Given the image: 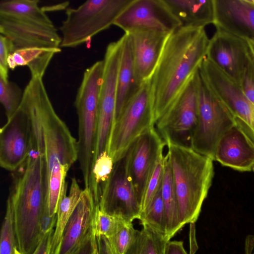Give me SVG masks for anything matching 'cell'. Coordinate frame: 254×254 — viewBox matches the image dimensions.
Returning <instances> with one entry per match:
<instances>
[{
    "label": "cell",
    "instance_id": "14",
    "mask_svg": "<svg viewBox=\"0 0 254 254\" xmlns=\"http://www.w3.org/2000/svg\"><path fill=\"white\" fill-rule=\"evenodd\" d=\"M32 123L23 103L0 129V165L14 172L28 158L31 146Z\"/></svg>",
    "mask_w": 254,
    "mask_h": 254
},
{
    "label": "cell",
    "instance_id": "33",
    "mask_svg": "<svg viewBox=\"0 0 254 254\" xmlns=\"http://www.w3.org/2000/svg\"><path fill=\"white\" fill-rule=\"evenodd\" d=\"M165 155L162 153L158 158L149 178L141 203V212L150 204L162 186L164 174Z\"/></svg>",
    "mask_w": 254,
    "mask_h": 254
},
{
    "label": "cell",
    "instance_id": "36",
    "mask_svg": "<svg viewBox=\"0 0 254 254\" xmlns=\"http://www.w3.org/2000/svg\"><path fill=\"white\" fill-rule=\"evenodd\" d=\"M12 46L10 41L6 37L0 35V78L8 82V58L12 53Z\"/></svg>",
    "mask_w": 254,
    "mask_h": 254
},
{
    "label": "cell",
    "instance_id": "30",
    "mask_svg": "<svg viewBox=\"0 0 254 254\" xmlns=\"http://www.w3.org/2000/svg\"><path fill=\"white\" fill-rule=\"evenodd\" d=\"M17 246L13 208L7 197L5 216L0 232V254H14Z\"/></svg>",
    "mask_w": 254,
    "mask_h": 254
},
{
    "label": "cell",
    "instance_id": "26",
    "mask_svg": "<svg viewBox=\"0 0 254 254\" xmlns=\"http://www.w3.org/2000/svg\"><path fill=\"white\" fill-rule=\"evenodd\" d=\"M82 191L76 178H72L68 194L63 196L59 206L49 254H58L64 228L80 199Z\"/></svg>",
    "mask_w": 254,
    "mask_h": 254
},
{
    "label": "cell",
    "instance_id": "44",
    "mask_svg": "<svg viewBox=\"0 0 254 254\" xmlns=\"http://www.w3.org/2000/svg\"><path fill=\"white\" fill-rule=\"evenodd\" d=\"M251 1L254 3V0H251Z\"/></svg>",
    "mask_w": 254,
    "mask_h": 254
},
{
    "label": "cell",
    "instance_id": "32",
    "mask_svg": "<svg viewBox=\"0 0 254 254\" xmlns=\"http://www.w3.org/2000/svg\"><path fill=\"white\" fill-rule=\"evenodd\" d=\"M23 92L15 83L5 82L0 78V101L2 105L7 120L10 119L19 108Z\"/></svg>",
    "mask_w": 254,
    "mask_h": 254
},
{
    "label": "cell",
    "instance_id": "11",
    "mask_svg": "<svg viewBox=\"0 0 254 254\" xmlns=\"http://www.w3.org/2000/svg\"><path fill=\"white\" fill-rule=\"evenodd\" d=\"M199 69L208 85L234 117L254 144V105L245 96L240 85L230 78L206 57Z\"/></svg>",
    "mask_w": 254,
    "mask_h": 254
},
{
    "label": "cell",
    "instance_id": "39",
    "mask_svg": "<svg viewBox=\"0 0 254 254\" xmlns=\"http://www.w3.org/2000/svg\"><path fill=\"white\" fill-rule=\"evenodd\" d=\"M165 254H189L185 250L182 241H169L166 245Z\"/></svg>",
    "mask_w": 254,
    "mask_h": 254
},
{
    "label": "cell",
    "instance_id": "15",
    "mask_svg": "<svg viewBox=\"0 0 254 254\" xmlns=\"http://www.w3.org/2000/svg\"><path fill=\"white\" fill-rule=\"evenodd\" d=\"M114 25L125 33L140 30L171 33L181 27L163 0H132L118 16Z\"/></svg>",
    "mask_w": 254,
    "mask_h": 254
},
{
    "label": "cell",
    "instance_id": "12",
    "mask_svg": "<svg viewBox=\"0 0 254 254\" xmlns=\"http://www.w3.org/2000/svg\"><path fill=\"white\" fill-rule=\"evenodd\" d=\"M123 39L110 43L105 54L104 70L99 97L98 127L95 160L107 150L114 123L116 103L117 78Z\"/></svg>",
    "mask_w": 254,
    "mask_h": 254
},
{
    "label": "cell",
    "instance_id": "4",
    "mask_svg": "<svg viewBox=\"0 0 254 254\" xmlns=\"http://www.w3.org/2000/svg\"><path fill=\"white\" fill-rule=\"evenodd\" d=\"M172 168L182 226L195 223L214 174L213 160L191 147L165 141Z\"/></svg>",
    "mask_w": 254,
    "mask_h": 254
},
{
    "label": "cell",
    "instance_id": "9",
    "mask_svg": "<svg viewBox=\"0 0 254 254\" xmlns=\"http://www.w3.org/2000/svg\"><path fill=\"white\" fill-rule=\"evenodd\" d=\"M149 81L139 90L113 124L107 151L114 163L121 158L143 133L154 126Z\"/></svg>",
    "mask_w": 254,
    "mask_h": 254
},
{
    "label": "cell",
    "instance_id": "10",
    "mask_svg": "<svg viewBox=\"0 0 254 254\" xmlns=\"http://www.w3.org/2000/svg\"><path fill=\"white\" fill-rule=\"evenodd\" d=\"M130 146L114 163L112 173L101 189L99 207L108 214L132 223L139 219L141 204L130 175Z\"/></svg>",
    "mask_w": 254,
    "mask_h": 254
},
{
    "label": "cell",
    "instance_id": "45",
    "mask_svg": "<svg viewBox=\"0 0 254 254\" xmlns=\"http://www.w3.org/2000/svg\"></svg>",
    "mask_w": 254,
    "mask_h": 254
},
{
    "label": "cell",
    "instance_id": "1",
    "mask_svg": "<svg viewBox=\"0 0 254 254\" xmlns=\"http://www.w3.org/2000/svg\"><path fill=\"white\" fill-rule=\"evenodd\" d=\"M209 41L204 28L180 27L169 36L148 80L155 124L194 76Z\"/></svg>",
    "mask_w": 254,
    "mask_h": 254
},
{
    "label": "cell",
    "instance_id": "42",
    "mask_svg": "<svg viewBox=\"0 0 254 254\" xmlns=\"http://www.w3.org/2000/svg\"><path fill=\"white\" fill-rule=\"evenodd\" d=\"M14 254H22L17 249V248L15 249Z\"/></svg>",
    "mask_w": 254,
    "mask_h": 254
},
{
    "label": "cell",
    "instance_id": "28",
    "mask_svg": "<svg viewBox=\"0 0 254 254\" xmlns=\"http://www.w3.org/2000/svg\"><path fill=\"white\" fill-rule=\"evenodd\" d=\"M138 220L142 225L148 226L166 238V219L162 195V186L149 206L141 212Z\"/></svg>",
    "mask_w": 254,
    "mask_h": 254
},
{
    "label": "cell",
    "instance_id": "25",
    "mask_svg": "<svg viewBox=\"0 0 254 254\" xmlns=\"http://www.w3.org/2000/svg\"><path fill=\"white\" fill-rule=\"evenodd\" d=\"M59 49L27 48L17 50L9 54L7 63L9 68L13 70L18 66L27 65L31 77L43 76L54 55Z\"/></svg>",
    "mask_w": 254,
    "mask_h": 254
},
{
    "label": "cell",
    "instance_id": "31",
    "mask_svg": "<svg viewBox=\"0 0 254 254\" xmlns=\"http://www.w3.org/2000/svg\"><path fill=\"white\" fill-rule=\"evenodd\" d=\"M127 222L122 218L108 214L97 206L92 224L94 235L109 238L115 235Z\"/></svg>",
    "mask_w": 254,
    "mask_h": 254
},
{
    "label": "cell",
    "instance_id": "2",
    "mask_svg": "<svg viewBox=\"0 0 254 254\" xmlns=\"http://www.w3.org/2000/svg\"><path fill=\"white\" fill-rule=\"evenodd\" d=\"M48 191L44 144L32 140L28 158L13 172L8 196L13 208L17 249L22 254H32L43 237L40 223L48 207Z\"/></svg>",
    "mask_w": 254,
    "mask_h": 254
},
{
    "label": "cell",
    "instance_id": "20",
    "mask_svg": "<svg viewBox=\"0 0 254 254\" xmlns=\"http://www.w3.org/2000/svg\"><path fill=\"white\" fill-rule=\"evenodd\" d=\"M171 33L140 30L127 33L131 39L136 73L141 84L151 76Z\"/></svg>",
    "mask_w": 254,
    "mask_h": 254
},
{
    "label": "cell",
    "instance_id": "5",
    "mask_svg": "<svg viewBox=\"0 0 254 254\" xmlns=\"http://www.w3.org/2000/svg\"><path fill=\"white\" fill-rule=\"evenodd\" d=\"M39 2L9 0L4 4L0 32L10 41L12 53L27 48H60L62 38Z\"/></svg>",
    "mask_w": 254,
    "mask_h": 254
},
{
    "label": "cell",
    "instance_id": "38",
    "mask_svg": "<svg viewBox=\"0 0 254 254\" xmlns=\"http://www.w3.org/2000/svg\"><path fill=\"white\" fill-rule=\"evenodd\" d=\"M54 229L46 233L41 239L32 254H49L50 248Z\"/></svg>",
    "mask_w": 254,
    "mask_h": 254
},
{
    "label": "cell",
    "instance_id": "3",
    "mask_svg": "<svg viewBox=\"0 0 254 254\" xmlns=\"http://www.w3.org/2000/svg\"><path fill=\"white\" fill-rule=\"evenodd\" d=\"M39 120L49 176V197L58 200L71 166L78 160L77 140L56 112L42 77H31L24 90Z\"/></svg>",
    "mask_w": 254,
    "mask_h": 254
},
{
    "label": "cell",
    "instance_id": "21",
    "mask_svg": "<svg viewBox=\"0 0 254 254\" xmlns=\"http://www.w3.org/2000/svg\"><path fill=\"white\" fill-rule=\"evenodd\" d=\"M214 160L239 171H251L254 165V144L235 125L220 139Z\"/></svg>",
    "mask_w": 254,
    "mask_h": 254
},
{
    "label": "cell",
    "instance_id": "7",
    "mask_svg": "<svg viewBox=\"0 0 254 254\" xmlns=\"http://www.w3.org/2000/svg\"><path fill=\"white\" fill-rule=\"evenodd\" d=\"M194 80L198 112L190 147L214 160L216 148L220 139L235 125L234 117L212 91L199 67L194 75Z\"/></svg>",
    "mask_w": 254,
    "mask_h": 254
},
{
    "label": "cell",
    "instance_id": "43",
    "mask_svg": "<svg viewBox=\"0 0 254 254\" xmlns=\"http://www.w3.org/2000/svg\"><path fill=\"white\" fill-rule=\"evenodd\" d=\"M252 170L254 172V166H253V167L252 168Z\"/></svg>",
    "mask_w": 254,
    "mask_h": 254
},
{
    "label": "cell",
    "instance_id": "27",
    "mask_svg": "<svg viewBox=\"0 0 254 254\" xmlns=\"http://www.w3.org/2000/svg\"><path fill=\"white\" fill-rule=\"evenodd\" d=\"M142 226L126 254H165L169 241L148 226Z\"/></svg>",
    "mask_w": 254,
    "mask_h": 254
},
{
    "label": "cell",
    "instance_id": "41",
    "mask_svg": "<svg viewBox=\"0 0 254 254\" xmlns=\"http://www.w3.org/2000/svg\"><path fill=\"white\" fill-rule=\"evenodd\" d=\"M247 42L249 44V46L250 52L251 54V56H252V57L253 59V61L254 63V42H251V41H247Z\"/></svg>",
    "mask_w": 254,
    "mask_h": 254
},
{
    "label": "cell",
    "instance_id": "35",
    "mask_svg": "<svg viewBox=\"0 0 254 254\" xmlns=\"http://www.w3.org/2000/svg\"><path fill=\"white\" fill-rule=\"evenodd\" d=\"M239 85L246 97L254 105V63L253 59L245 68Z\"/></svg>",
    "mask_w": 254,
    "mask_h": 254
},
{
    "label": "cell",
    "instance_id": "13",
    "mask_svg": "<svg viewBox=\"0 0 254 254\" xmlns=\"http://www.w3.org/2000/svg\"><path fill=\"white\" fill-rule=\"evenodd\" d=\"M197 98L194 76L165 114L155 123L166 141L190 147L197 119Z\"/></svg>",
    "mask_w": 254,
    "mask_h": 254
},
{
    "label": "cell",
    "instance_id": "24",
    "mask_svg": "<svg viewBox=\"0 0 254 254\" xmlns=\"http://www.w3.org/2000/svg\"><path fill=\"white\" fill-rule=\"evenodd\" d=\"M162 195L166 214V238L169 241L183 227L180 220L172 171L167 153L165 155Z\"/></svg>",
    "mask_w": 254,
    "mask_h": 254
},
{
    "label": "cell",
    "instance_id": "6",
    "mask_svg": "<svg viewBox=\"0 0 254 254\" xmlns=\"http://www.w3.org/2000/svg\"><path fill=\"white\" fill-rule=\"evenodd\" d=\"M103 70L102 60L85 70L74 102L78 122L77 160L86 189H90L92 185Z\"/></svg>",
    "mask_w": 254,
    "mask_h": 254
},
{
    "label": "cell",
    "instance_id": "17",
    "mask_svg": "<svg viewBox=\"0 0 254 254\" xmlns=\"http://www.w3.org/2000/svg\"><path fill=\"white\" fill-rule=\"evenodd\" d=\"M166 142L154 127L140 135L130 146L129 170L132 182L140 202L149 178Z\"/></svg>",
    "mask_w": 254,
    "mask_h": 254
},
{
    "label": "cell",
    "instance_id": "29",
    "mask_svg": "<svg viewBox=\"0 0 254 254\" xmlns=\"http://www.w3.org/2000/svg\"><path fill=\"white\" fill-rule=\"evenodd\" d=\"M114 162L107 150L95 160L92 169V193L96 204L99 206L101 190L109 178L113 169Z\"/></svg>",
    "mask_w": 254,
    "mask_h": 254
},
{
    "label": "cell",
    "instance_id": "18",
    "mask_svg": "<svg viewBox=\"0 0 254 254\" xmlns=\"http://www.w3.org/2000/svg\"><path fill=\"white\" fill-rule=\"evenodd\" d=\"M216 29L254 42V3L251 0H213Z\"/></svg>",
    "mask_w": 254,
    "mask_h": 254
},
{
    "label": "cell",
    "instance_id": "40",
    "mask_svg": "<svg viewBox=\"0 0 254 254\" xmlns=\"http://www.w3.org/2000/svg\"><path fill=\"white\" fill-rule=\"evenodd\" d=\"M195 223H190L189 239H190V253L195 254L198 250V247L196 239Z\"/></svg>",
    "mask_w": 254,
    "mask_h": 254
},
{
    "label": "cell",
    "instance_id": "16",
    "mask_svg": "<svg viewBox=\"0 0 254 254\" xmlns=\"http://www.w3.org/2000/svg\"><path fill=\"white\" fill-rule=\"evenodd\" d=\"M206 58L239 84L252 60L247 41L219 29L209 39Z\"/></svg>",
    "mask_w": 254,
    "mask_h": 254
},
{
    "label": "cell",
    "instance_id": "19",
    "mask_svg": "<svg viewBox=\"0 0 254 254\" xmlns=\"http://www.w3.org/2000/svg\"><path fill=\"white\" fill-rule=\"evenodd\" d=\"M97 206L91 191L84 189L64 228L58 254H73L88 238Z\"/></svg>",
    "mask_w": 254,
    "mask_h": 254
},
{
    "label": "cell",
    "instance_id": "23",
    "mask_svg": "<svg viewBox=\"0 0 254 254\" xmlns=\"http://www.w3.org/2000/svg\"><path fill=\"white\" fill-rule=\"evenodd\" d=\"M181 27L204 28L214 21L213 0H163Z\"/></svg>",
    "mask_w": 254,
    "mask_h": 254
},
{
    "label": "cell",
    "instance_id": "22",
    "mask_svg": "<svg viewBox=\"0 0 254 254\" xmlns=\"http://www.w3.org/2000/svg\"><path fill=\"white\" fill-rule=\"evenodd\" d=\"M122 37V50L117 78L116 103L113 124L137 93L142 84L137 77L130 37L127 33Z\"/></svg>",
    "mask_w": 254,
    "mask_h": 254
},
{
    "label": "cell",
    "instance_id": "34",
    "mask_svg": "<svg viewBox=\"0 0 254 254\" xmlns=\"http://www.w3.org/2000/svg\"><path fill=\"white\" fill-rule=\"evenodd\" d=\"M138 231L132 223H127L115 235L108 238L115 254H126Z\"/></svg>",
    "mask_w": 254,
    "mask_h": 254
},
{
    "label": "cell",
    "instance_id": "37",
    "mask_svg": "<svg viewBox=\"0 0 254 254\" xmlns=\"http://www.w3.org/2000/svg\"><path fill=\"white\" fill-rule=\"evenodd\" d=\"M97 238L93 232L83 244L73 254H97Z\"/></svg>",
    "mask_w": 254,
    "mask_h": 254
},
{
    "label": "cell",
    "instance_id": "8",
    "mask_svg": "<svg viewBox=\"0 0 254 254\" xmlns=\"http://www.w3.org/2000/svg\"><path fill=\"white\" fill-rule=\"evenodd\" d=\"M132 0H89L76 8H67L60 27V47H75L91 42L97 33L114 25Z\"/></svg>",
    "mask_w": 254,
    "mask_h": 254
}]
</instances>
